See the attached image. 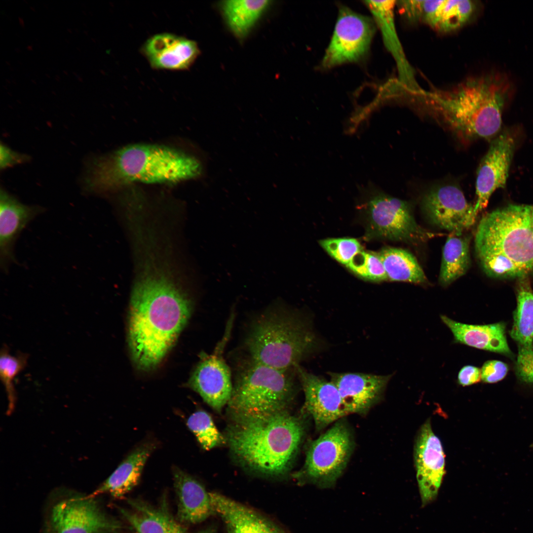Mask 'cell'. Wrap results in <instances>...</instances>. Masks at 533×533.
<instances>
[{"instance_id":"obj_1","label":"cell","mask_w":533,"mask_h":533,"mask_svg":"<svg viewBox=\"0 0 533 533\" xmlns=\"http://www.w3.org/2000/svg\"><path fill=\"white\" fill-rule=\"evenodd\" d=\"M145 253L131 295L128 343L136 366L155 367L187 324L191 302L158 254Z\"/></svg>"},{"instance_id":"obj_2","label":"cell","mask_w":533,"mask_h":533,"mask_svg":"<svg viewBox=\"0 0 533 533\" xmlns=\"http://www.w3.org/2000/svg\"><path fill=\"white\" fill-rule=\"evenodd\" d=\"M206 160L199 152L170 146L135 144L95 158L85 178L87 190L114 191L134 183L174 184L203 178Z\"/></svg>"},{"instance_id":"obj_3","label":"cell","mask_w":533,"mask_h":533,"mask_svg":"<svg viewBox=\"0 0 533 533\" xmlns=\"http://www.w3.org/2000/svg\"><path fill=\"white\" fill-rule=\"evenodd\" d=\"M514 91L505 74L468 79L446 90L409 91L464 141L490 138L500 129L505 103Z\"/></svg>"},{"instance_id":"obj_4","label":"cell","mask_w":533,"mask_h":533,"mask_svg":"<svg viewBox=\"0 0 533 533\" xmlns=\"http://www.w3.org/2000/svg\"><path fill=\"white\" fill-rule=\"evenodd\" d=\"M533 206L510 204L480 220L475 251L489 276L519 279L533 272Z\"/></svg>"},{"instance_id":"obj_5","label":"cell","mask_w":533,"mask_h":533,"mask_svg":"<svg viewBox=\"0 0 533 533\" xmlns=\"http://www.w3.org/2000/svg\"><path fill=\"white\" fill-rule=\"evenodd\" d=\"M304 419L287 411L234 420L226 440L234 455L252 470L280 477L291 469L305 434Z\"/></svg>"},{"instance_id":"obj_6","label":"cell","mask_w":533,"mask_h":533,"mask_svg":"<svg viewBox=\"0 0 533 533\" xmlns=\"http://www.w3.org/2000/svg\"><path fill=\"white\" fill-rule=\"evenodd\" d=\"M319 343L308 320L280 307L269 309L253 321L245 341L250 358L280 370L294 369Z\"/></svg>"},{"instance_id":"obj_7","label":"cell","mask_w":533,"mask_h":533,"mask_svg":"<svg viewBox=\"0 0 533 533\" xmlns=\"http://www.w3.org/2000/svg\"><path fill=\"white\" fill-rule=\"evenodd\" d=\"M295 369L280 370L252 359L238 371L228 407L233 420L257 419L286 411L296 389Z\"/></svg>"},{"instance_id":"obj_8","label":"cell","mask_w":533,"mask_h":533,"mask_svg":"<svg viewBox=\"0 0 533 533\" xmlns=\"http://www.w3.org/2000/svg\"><path fill=\"white\" fill-rule=\"evenodd\" d=\"M343 419L307 443L304 463L293 475L300 485L331 488L343 473L355 448L352 430Z\"/></svg>"},{"instance_id":"obj_9","label":"cell","mask_w":533,"mask_h":533,"mask_svg":"<svg viewBox=\"0 0 533 533\" xmlns=\"http://www.w3.org/2000/svg\"><path fill=\"white\" fill-rule=\"evenodd\" d=\"M368 221L367 236L418 244L438 235L419 225L411 205L369 182L361 189Z\"/></svg>"},{"instance_id":"obj_10","label":"cell","mask_w":533,"mask_h":533,"mask_svg":"<svg viewBox=\"0 0 533 533\" xmlns=\"http://www.w3.org/2000/svg\"><path fill=\"white\" fill-rule=\"evenodd\" d=\"M95 496L75 495L60 500L47 519L48 533H122L123 524L106 513Z\"/></svg>"},{"instance_id":"obj_11","label":"cell","mask_w":533,"mask_h":533,"mask_svg":"<svg viewBox=\"0 0 533 533\" xmlns=\"http://www.w3.org/2000/svg\"><path fill=\"white\" fill-rule=\"evenodd\" d=\"M375 24L370 17L341 6L322 67L330 69L363 58L370 48Z\"/></svg>"},{"instance_id":"obj_12","label":"cell","mask_w":533,"mask_h":533,"mask_svg":"<svg viewBox=\"0 0 533 533\" xmlns=\"http://www.w3.org/2000/svg\"><path fill=\"white\" fill-rule=\"evenodd\" d=\"M233 317L232 314L228 319L224 334L214 351L210 354L201 355L188 383L207 404L218 412L228 404L232 392L231 372L223 354L230 336Z\"/></svg>"},{"instance_id":"obj_13","label":"cell","mask_w":533,"mask_h":533,"mask_svg":"<svg viewBox=\"0 0 533 533\" xmlns=\"http://www.w3.org/2000/svg\"><path fill=\"white\" fill-rule=\"evenodd\" d=\"M421 206L428 220L434 226L457 235L471 227L477 216L461 189L446 184L432 188L423 195Z\"/></svg>"},{"instance_id":"obj_14","label":"cell","mask_w":533,"mask_h":533,"mask_svg":"<svg viewBox=\"0 0 533 533\" xmlns=\"http://www.w3.org/2000/svg\"><path fill=\"white\" fill-rule=\"evenodd\" d=\"M414 462L421 505L437 498L445 474V454L441 442L433 432L430 419L421 426L415 440Z\"/></svg>"},{"instance_id":"obj_15","label":"cell","mask_w":533,"mask_h":533,"mask_svg":"<svg viewBox=\"0 0 533 533\" xmlns=\"http://www.w3.org/2000/svg\"><path fill=\"white\" fill-rule=\"evenodd\" d=\"M295 369L305 395L302 415L312 418L316 431L348 415L334 383L308 372L300 365Z\"/></svg>"},{"instance_id":"obj_16","label":"cell","mask_w":533,"mask_h":533,"mask_svg":"<svg viewBox=\"0 0 533 533\" xmlns=\"http://www.w3.org/2000/svg\"><path fill=\"white\" fill-rule=\"evenodd\" d=\"M515 147L513 137L503 133L496 137L483 157L476 177V201L474 204L478 215L488 205L492 194L504 188L508 177Z\"/></svg>"},{"instance_id":"obj_17","label":"cell","mask_w":533,"mask_h":533,"mask_svg":"<svg viewBox=\"0 0 533 533\" xmlns=\"http://www.w3.org/2000/svg\"><path fill=\"white\" fill-rule=\"evenodd\" d=\"M403 14L411 21H422L433 29L450 32L471 18L476 6L469 0H410L398 1Z\"/></svg>"},{"instance_id":"obj_18","label":"cell","mask_w":533,"mask_h":533,"mask_svg":"<svg viewBox=\"0 0 533 533\" xmlns=\"http://www.w3.org/2000/svg\"><path fill=\"white\" fill-rule=\"evenodd\" d=\"M510 332L518 349L515 371L522 382L533 384V290L527 276L519 278Z\"/></svg>"},{"instance_id":"obj_19","label":"cell","mask_w":533,"mask_h":533,"mask_svg":"<svg viewBox=\"0 0 533 533\" xmlns=\"http://www.w3.org/2000/svg\"><path fill=\"white\" fill-rule=\"evenodd\" d=\"M347 415L365 416L382 399L392 377L360 373L329 374Z\"/></svg>"},{"instance_id":"obj_20","label":"cell","mask_w":533,"mask_h":533,"mask_svg":"<svg viewBox=\"0 0 533 533\" xmlns=\"http://www.w3.org/2000/svg\"><path fill=\"white\" fill-rule=\"evenodd\" d=\"M141 52L152 68L174 71L189 69L200 54L195 41L169 33L149 38Z\"/></svg>"},{"instance_id":"obj_21","label":"cell","mask_w":533,"mask_h":533,"mask_svg":"<svg viewBox=\"0 0 533 533\" xmlns=\"http://www.w3.org/2000/svg\"><path fill=\"white\" fill-rule=\"evenodd\" d=\"M210 495L216 514L223 521L227 533H288L250 507L217 493Z\"/></svg>"},{"instance_id":"obj_22","label":"cell","mask_w":533,"mask_h":533,"mask_svg":"<svg viewBox=\"0 0 533 533\" xmlns=\"http://www.w3.org/2000/svg\"><path fill=\"white\" fill-rule=\"evenodd\" d=\"M42 208L25 205L1 189L0 193V261L3 270L15 261V242L28 224Z\"/></svg>"},{"instance_id":"obj_23","label":"cell","mask_w":533,"mask_h":533,"mask_svg":"<svg viewBox=\"0 0 533 533\" xmlns=\"http://www.w3.org/2000/svg\"><path fill=\"white\" fill-rule=\"evenodd\" d=\"M178 498L176 519L181 523L196 524L216 514L210 492L199 482L180 468L173 470Z\"/></svg>"},{"instance_id":"obj_24","label":"cell","mask_w":533,"mask_h":533,"mask_svg":"<svg viewBox=\"0 0 533 533\" xmlns=\"http://www.w3.org/2000/svg\"><path fill=\"white\" fill-rule=\"evenodd\" d=\"M130 508H118L121 515L135 533H188L173 517L165 498L155 506L139 498L127 500Z\"/></svg>"},{"instance_id":"obj_25","label":"cell","mask_w":533,"mask_h":533,"mask_svg":"<svg viewBox=\"0 0 533 533\" xmlns=\"http://www.w3.org/2000/svg\"><path fill=\"white\" fill-rule=\"evenodd\" d=\"M394 0H367L376 25L379 28L384 44L396 63L400 85L414 89L419 86L412 69L408 62L398 37L394 16Z\"/></svg>"},{"instance_id":"obj_26","label":"cell","mask_w":533,"mask_h":533,"mask_svg":"<svg viewBox=\"0 0 533 533\" xmlns=\"http://www.w3.org/2000/svg\"><path fill=\"white\" fill-rule=\"evenodd\" d=\"M440 319L452 333L455 343L513 357L507 342L504 323L468 324L454 320L445 315H441Z\"/></svg>"},{"instance_id":"obj_27","label":"cell","mask_w":533,"mask_h":533,"mask_svg":"<svg viewBox=\"0 0 533 533\" xmlns=\"http://www.w3.org/2000/svg\"><path fill=\"white\" fill-rule=\"evenodd\" d=\"M155 448L152 442L137 447L91 495L107 493L114 498H122L138 484L144 465Z\"/></svg>"},{"instance_id":"obj_28","label":"cell","mask_w":533,"mask_h":533,"mask_svg":"<svg viewBox=\"0 0 533 533\" xmlns=\"http://www.w3.org/2000/svg\"><path fill=\"white\" fill-rule=\"evenodd\" d=\"M469 236L450 233L444 246L439 282L447 287L464 275L471 265Z\"/></svg>"},{"instance_id":"obj_29","label":"cell","mask_w":533,"mask_h":533,"mask_svg":"<svg viewBox=\"0 0 533 533\" xmlns=\"http://www.w3.org/2000/svg\"><path fill=\"white\" fill-rule=\"evenodd\" d=\"M378 255L388 280L417 284H426L427 279L416 257L406 250L386 247Z\"/></svg>"},{"instance_id":"obj_30","label":"cell","mask_w":533,"mask_h":533,"mask_svg":"<svg viewBox=\"0 0 533 533\" xmlns=\"http://www.w3.org/2000/svg\"><path fill=\"white\" fill-rule=\"evenodd\" d=\"M269 0H230L222 4V11L229 29L243 39L270 5Z\"/></svg>"},{"instance_id":"obj_31","label":"cell","mask_w":533,"mask_h":533,"mask_svg":"<svg viewBox=\"0 0 533 533\" xmlns=\"http://www.w3.org/2000/svg\"><path fill=\"white\" fill-rule=\"evenodd\" d=\"M28 355L19 352L16 355L10 354L8 347L4 345L0 352V378L7 395L8 407L7 414L10 415L15 407L16 393L14 386L15 378L27 365Z\"/></svg>"},{"instance_id":"obj_32","label":"cell","mask_w":533,"mask_h":533,"mask_svg":"<svg viewBox=\"0 0 533 533\" xmlns=\"http://www.w3.org/2000/svg\"><path fill=\"white\" fill-rule=\"evenodd\" d=\"M187 424L205 450L221 446L227 442L211 416L204 411H198L191 414L187 420Z\"/></svg>"},{"instance_id":"obj_33","label":"cell","mask_w":533,"mask_h":533,"mask_svg":"<svg viewBox=\"0 0 533 533\" xmlns=\"http://www.w3.org/2000/svg\"><path fill=\"white\" fill-rule=\"evenodd\" d=\"M347 267L357 275L367 280L376 281L388 280L378 254L362 250L354 257Z\"/></svg>"},{"instance_id":"obj_34","label":"cell","mask_w":533,"mask_h":533,"mask_svg":"<svg viewBox=\"0 0 533 533\" xmlns=\"http://www.w3.org/2000/svg\"><path fill=\"white\" fill-rule=\"evenodd\" d=\"M319 243L332 257L346 266L362 251L359 242L352 238H327Z\"/></svg>"},{"instance_id":"obj_35","label":"cell","mask_w":533,"mask_h":533,"mask_svg":"<svg viewBox=\"0 0 533 533\" xmlns=\"http://www.w3.org/2000/svg\"><path fill=\"white\" fill-rule=\"evenodd\" d=\"M508 371L507 364L502 361L492 360L486 361L481 370V380L485 383H493L502 380Z\"/></svg>"},{"instance_id":"obj_36","label":"cell","mask_w":533,"mask_h":533,"mask_svg":"<svg viewBox=\"0 0 533 533\" xmlns=\"http://www.w3.org/2000/svg\"><path fill=\"white\" fill-rule=\"evenodd\" d=\"M0 153L1 170L26 162L30 159L28 155L15 152L2 143L0 144Z\"/></svg>"},{"instance_id":"obj_37","label":"cell","mask_w":533,"mask_h":533,"mask_svg":"<svg viewBox=\"0 0 533 533\" xmlns=\"http://www.w3.org/2000/svg\"><path fill=\"white\" fill-rule=\"evenodd\" d=\"M481 380V370L475 366H464L458 373L457 382L462 386L471 385L479 382Z\"/></svg>"},{"instance_id":"obj_38","label":"cell","mask_w":533,"mask_h":533,"mask_svg":"<svg viewBox=\"0 0 533 533\" xmlns=\"http://www.w3.org/2000/svg\"><path fill=\"white\" fill-rule=\"evenodd\" d=\"M197 533H218L217 530L214 527H210L202 530Z\"/></svg>"},{"instance_id":"obj_39","label":"cell","mask_w":533,"mask_h":533,"mask_svg":"<svg viewBox=\"0 0 533 533\" xmlns=\"http://www.w3.org/2000/svg\"><path fill=\"white\" fill-rule=\"evenodd\" d=\"M532 447L533 448V444L532 445Z\"/></svg>"}]
</instances>
